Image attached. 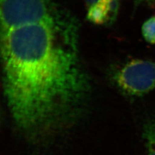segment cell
I'll return each mask as SVG.
<instances>
[{"label": "cell", "instance_id": "7", "mask_svg": "<svg viewBox=\"0 0 155 155\" xmlns=\"http://www.w3.org/2000/svg\"><path fill=\"white\" fill-rule=\"evenodd\" d=\"M102 1V0H85V2L87 6V8H89L100 3V2H101Z\"/></svg>", "mask_w": 155, "mask_h": 155}, {"label": "cell", "instance_id": "1", "mask_svg": "<svg viewBox=\"0 0 155 155\" xmlns=\"http://www.w3.org/2000/svg\"><path fill=\"white\" fill-rule=\"evenodd\" d=\"M1 51L6 104L24 134L47 136L83 114L91 84L81 58L78 23L64 8L1 25Z\"/></svg>", "mask_w": 155, "mask_h": 155}, {"label": "cell", "instance_id": "6", "mask_svg": "<svg viewBox=\"0 0 155 155\" xmlns=\"http://www.w3.org/2000/svg\"><path fill=\"white\" fill-rule=\"evenodd\" d=\"M141 5H145L149 7H155V0H134V9H137Z\"/></svg>", "mask_w": 155, "mask_h": 155}, {"label": "cell", "instance_id": "2", "mask_svg": "<svg viewBox=\"0 0 155 155\" xmlns=\"http://www.w3.org/2000/svg\"><path fill=\"white\" fill-rule=\"evenodd\" d=\"M111 81L122 94L141 97L155 89V61L133 59L112 68Z\"/></svg>", "mask_w": 155, "mask_h": 155}, {"label": "cell", "instance_id": "5", "mask_svg": "<svg viewBox=\"0 0 155 155\" xmlns=\"http://www.w3.org/2000/svg\"><path fill=\"white\" fill-rule=\"evenodd\" d=\"M141 31L146 41L155 45V16L150 17L144 22Z\"/></svg>", "mask_w": 155, "mask_h": 155}, {"label": "cell", "instance_id": "4", "mask_svg": "<svg viewBox=\"0 0 155 155\" xmlns=\"http://www.w3.org/2000/svg\"><path fill=\"white\" fill-rule=\"evenodd\" d=\"M143 135L147 155H155V120H148L144 124Z\"/></svg>", "mask_w": 155, "mask_h": 155}, {"label": "cell", "instance_id": "3", "mask_svg": "<svg viewBox=\"0 0 155 155\" xmlns=\"http://www.w3.org/2000/svg\"><path fill=\"white\" fill-rule=\"evenodd\" d=\"M120 8V0H102L88 8L87 19L97 25H111L116 21Z\"/></svg>", "mask_w": 155, "mask_h": 155}]
</instances>
